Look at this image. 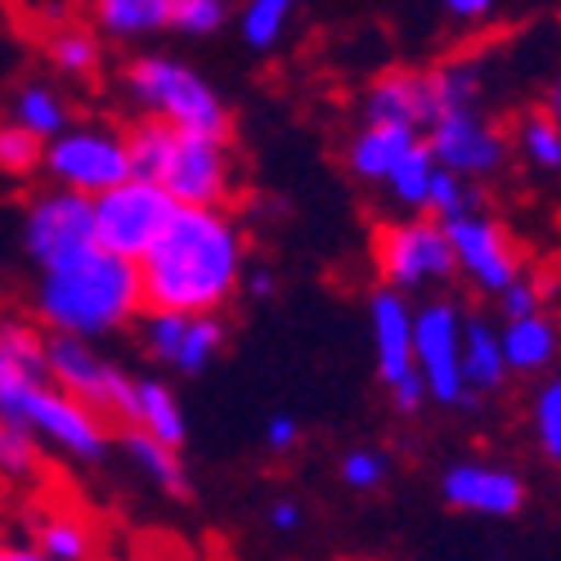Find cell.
<instances>
[{
	"mask_svg": "<svg viewBox=\"0 0 561 561\" xmlns=\"http://www.w3.org/2000/svg\"><path fill=\"white\" fill-rule=\"evenodd\" d=\"M499 346L507 359L512 378H548L552 368H561V319L552 310L499 323Z\"/></svg>",
	"mask_w": 561,
	"mask_h": 561,
	"instance_id": "d6986e66",
	"label": "cell"
},
{
	"mask_svg": "<svg viewBox=\"0 0 561 561\" xmlns=\"http://www.w3.org/2000/svg\"><path fill=\"white\" fill-rule=\"evenodd\" d=\"M225 346H229V323L220 314L190 319V323H184L180 351L171 359V373H180V378H203V373L225 355Z\"/></svg>",
	"mask_w": 561,
	"mask_h": 561,
	"instance_id": "1f68e13d",
	"label": "cell"
},
{
	"mask_svg": "<svg viewBox=\"0 0 561 561\" xmlns=\"http://www.w3.org/2000/svg\"><path fill=\"white\" fill-rule=\"evenodd\" d=\"M0 543H5V535H0Z\"/></svg>",
	"mask_w": 561,
	"mask_h": 561,
	"instance_id": "bcb514c9",
	"label": "cell"
},
{
	"mask_svg": "<svg viewBox=\"0 0 561 561\" xmlns=\"http://www.w3.org/2000/svg\"><path fill=\"white\" fill-rule=\"evenodd\" d=\"M526 427H530L535 454L548 467H561V368H552L548 378H539V387L530 391Z\"/></svg>",
	"mask_w": 561,
	"mask_h": 561,
	"instance_id": "4dcf8cb0",
	"label": "cell"
},
{
	"mask_svg": "<svg viewBox=\"0 0 561 561\" xmlns=\"http://www.w3.org/2000/svg\"><path fill=\"white\" fill-rule=\"evenodd\" d=\"M293 23H297L293 0H248V5L233 10V32H239V41L252 55H274L293 36Z\"/></svg>",
	"mask_w": 561,
	"mask_h": 561,
	"instance_id": "4316f807",
	"label": "cell"
},
{
	"mask_svg": "<svg viewBox=\"0 0 561 561\" xmlns=\"http://www.w3.org/2000/svg\"><path fill=\"white\" fill-rule=\"evenodd\" d=\"M126 149H130V171L139 180L158 184L175 207L229 211L233 194H239L243 171H239V153H233V139L184 135L162 122L135 117L126 126Z\"/></svg>",
	"mask_w": 561,
	"mask_h": 561,
	"instance_id": "3957f363",
	"label": "cell"
},
{
	"mask_svg": "<svg viewBox=\"0 0 561 561\" xmlns=\"http://www.w3.org/2000/svg\"><path fill=\"white\" fill-rule=\"evenodd\" d=\"M423 135L413 130H400V126H355L346 149H342V162H346V175L355 184H373V190H382L391 180V171L404 162V153L417 145Z\"/></svg>",
	"mask_w": 561,
	"mask_h": 561,
	"instance_id": "7402d4cb",
	"label": "cell"
},
{
	"mask_svg": "<svg viewBox=\"0 0 561 561\" xmlns=\"http://www.w3.org/2000/svg\"><path fill=\"white\" fill-rule=\"evenodd\" d=\"M113 445L122 449V458L135 467V472L145 477L158 494H167L171 503H190V499H194L190 462H184L175 449H167V445H158V440H149V436H139V432H130V427H122Z\"/></svg>",
	"mask_w": 561,
	"mask_h": 561,
	"instance_id": "603a6c76",
	"label": "cell"
},
{
	"mask_svg": "<svg viewBox=\"0 0 561 561\" xmlns=\"http://www.w3.org/2000/svg\"><path fill=\"white\" fill-rule=\"evenodd\" d=\"M548 297H552V288H548V278L543 274H522L517 284H507L499 297H494V306H499V323H512V319H530V314H543L548 310Z\"/></svg>",
	"mask_w": 561,
	"mask_h": 561,
	"instance_id": "74e56055",
	"label": "cell"
},
{
	"mask_svg": "<svg viewBox=\"0 0 561 561\" xmlns=\"http://www.w3.org/2000/svg\"><path fill=\"white\" fill-rule=\"evenodd\" d=\"M445 239L454 252V274L462 278L477 297H499L507 284H517L526 274V252L490 207L467 211L458 220L445 225Z\"/></svg>",
	"mask_w": 561,
	"mask_h": 561,
	"instance_id": "8fae6325",
	"label": "cell"
},
{
	"mask_svg": "<svg viewBox=\"0 0 561 561\" xmlns=\"http://www.w3.org/2000/svg\"><path fill=\"white\" fill-rule=\"evenodd\" d=\"M440 19L458 23L462 32H481L485 23L499 19V5H490V0H445V5H440Z\"/></svg>",
	"mask_w": 561,
	"mask_h": 561,
	"instance_id": "f35d334b",
	"label": "cell"
},
{
	"mask_svg": "<svg viewBox=\"0 0 561 561\" xmlns=\"http://www.w3.org/2000/svg\"><path fill=\"white\" fill-rule=\"evenodd\" d=\"M45 333L32 314H0V391L19 382H45Z\"/></svg>",
	"mask_w": 561,
	"mask_h": 561,
	"instance_id": "484cf974",
	"label": "cell"
},
{
	"mask_svg": "<svg viewBox=\"0 0 561 561\" xmlns=\"http://www.w3.org/2000/svg\"><path fill=\"white\" fill-rule=\"evenodd\" d=\"M19 243L32 270H50L85 248H95V225H90V198L64 194L41 184L23 198L19 216Z\"/></svg>",
	"mask_w": 561,
	"mask_h": 561,
	"instance_id": "4fadbf2b",
	"label": "cell"
},
{
	"mask_svg": "<svg viewBox=\"0 0 561 561\" xmlns=\"http://www.w3.org/2000/svg\"><path fill=\"white\" fill-rule=\"evenodd\" d=\"M45 162V145L0 117V175L5 180H36Z\"/></svg>",
	"mask_w": 561,
	"mask_h": 561,
	"instance_id": "8d00e7d4",
	"label": "cell"
},
{
	"mask_svg": "<svg viewBox=\"0 0 561 561\" xmlns=\"http://www.w3.org/2000/svg\"><path fill=\"white\" fill-rule=\"evenodd\" d=\"M45 481H50L45 449L23 427L0 423V485H10V490H41Z\"/></svg>",
	"mask_w": 561,
	"mask_h": 561,
	"instance_id": "f546056e",
	"label": "cell"
},
{
	"mask_svg": "<svg viewBox=\"0 0 561 561\" xmlns=\"http://www.w3.org/2000/svg\"><path fill=\"white\" fill-rule=\"evenodd\" d=\"M130 171V149H126V126L100 122V117H77L59 139L45 145L41 180L50 190L77 194V198H104L108 190L126 184Z\"/></svg>",
	"mask_w": 561,
	"mask_h": 561,
	"instance_id": "8992f818",
	"label": "cell"
},
{
	"mask_svg": "<svg viewBox=\"0 0 561 561\" xmlns=\"http://www.w3.org/2000/svg\"><path fill=\"white\" fill-rule=\"evenodd\" d=\"M432 180H436V162L427 153V145H417L404 153V162L391 171V180L382 184L387 198L400 207V216H427V198H432Z\"/></svg>",
	"mask_w": 561,
	"mask_h": 561,
	"instance_id": "d6a6232c",
	"label": "cell"
},
{
	"mask_svg": "<svg viewBox=\"0 0 561 561\" xmlns=\"http://www.w3.org/2000/svg\"><path fill=\"white\" fill-rule=\"evenodd\" d=\"M248 229L233 211L175 207L162 239L139 261L145 310L203 319L220 314L243 288Z\"/></svg>",
	"mask_w": 561,
	"mask_h": 561,
	"instance_id": "6da1fadb",
	"label": "cell"
},
{
	"mask_svg": "<svg viewBox=\"0 0 561 561\" xmlns=\"http://www.w3.org/2000/svg\"><path fill=\"white\" fill-rule=\"evenodd\" d=\"M373 270L382 288L400 297H417L454 284V252L445 239V225L432 216H391L373 229Z\"/></svg>",
	"mask_w": 561,
	"mask_h": 561,
	"instance_id": "ba28073f",
	"label": "cell"
},
{
	"mask_svg": "<svg viewBox=\"0 0 561 561\" xmlns=\"http://www.w3.org/2000/svg\"><path fill=\"white\" fill-rule=\"evenodd\" d=\"M337 477L355 494H378L391 481V454L382 445H355L337 458Z\"/></svg>",
	"mask_w": 561,
	"mask_h": 561,
	"instance_id": "836d02e7",
	"label": "cell"
},
{
	"mask_svg": "<svg viewBox=\"0 0 561 561\" xmlns=\"http://www.w3.org/2000/svg\"><path fill=\"white\" fill-rule=\"evenodd\" d=\"M462 382L477 400L507 391L512 373L499 346V323L485 314H467V329H462Z\"/></svg>",
	"mask_w": 561,
	"mask_h": 561,
	"instance_id": "d4e9b609",
	"label": "cell"
},
{
	"mask_svg": "<svg viewBox=\"0 0 561 561\" xmlns=\"http://www.w3.org/2000/svg\"><path fill=\"white\" fill-rule=\"evenodd\" d=\"M5 122H14L32 139H41V145H50V139H59L77 122V113H72L68 90L55 77H23L14 81L5 100Z\"/></svg>",
	"mask_w": 561,
	"mask_h": 561,
	"instance_id": "ffe728a7",
	"label": "cell"
},
{
	"mask_svg": "<svg viewBox=\"0 0 561 561\" xmlns=\"http://www.w3.org/2000/svg\"><path fill=\"white\" fill-rule=\"evenodd\" d=\"M436 117H440V108H436V90H432L427 68H387L373 77L359 95L364 126H400V130L423 135Z\"/></svg>",
	"mask_w": 561,
	"mask_h": 561,
	"instance_id": "9a60e30c",
	"label": "cell"
},
{
	"mask_svg": "<svg viewBox=\"0 0 561 561\" xmlns=\"http://www.w3.org/2000/svg\"><path fill=\"white\" fill-rule=\"evenodd\" d=\"M265 522H270V530H278V535H293V530H301V522H306V507H301L297 499H274V503L265 507Z\"/></svg>",
	"mask_w": 561,
	"mask_h": 561,
	"instance_id": "60d3db41",
	"label": "cell"
},
{
	"mask_svg": "<svg viewBox=\"0 0 561 561\" xmlns=\"http://www.w3.org/2000/svg\"><path fill=\"white\" fill-rule=\"evenodd\" d=\"M41 59H45V68H50L55 81L85 85V81H95L104 72V41H100V32L90 27L85 19L72 14L64 23H55V27H45Z\"/></svg>",
	"mask_w": 561,
	"mask_h": 561,
	"instance_id": "44dd1931",
	"label": "cell"
},
{
	"mask_svg": "<svg viewBox=\"0 0 561 561\" xmlns=\"http://www.w3.org/2000/svg\"><path fill=\"white\" fill-rule=\"evenodd\" d=\"M368 342H373V373H378L387 396L417 378L413 373V301L409 297H400L382 284L368 293Z\"/></svg>",
	"mask_w": 561,
	"mask_h": 561,
	"instance_id": "2e32d148",
	"label": "cell"
},
{
	"mask_svg": "<svg viewBox=\"0 0 561 561\" xmlns=\"http://www.w3.org/2000/svg\"><path fill=\"white\" fill-rule=\"evenodd\" d=\"M261 440H265L270 454L284 458V454H293V449L301 445V423H297L293 413H274L270 423H265V436H261Z\"/></svg>",
	"mask_w": 561,
	"mask_h": 561,
	"instance_id": "ab89813d",
	"label": "cell"
},
{
	"mask_svg": "<svg viewBox=\"0 0 561 561\" xmlns=\"http://www.w3.org/2000/svg\"><path fill=\"white\" fill-rule=\"evenodd\" d=\"M27 543L36 552H45L50 561H95L100 552V530L85 512L68 507V503H36L27 512Z\"/></svg>",
	"mask_w": 561,
	"mask_h": 561,
	"instance_id": "ac0fdd59",
	"label": "cell"
},
{
	"mask_svg": "<svg viewBox=\"0 0 561 561\" xmlns=\"http://www.w3.org/2000/svg\"><path fill=\"white\" fill-rule=\"evenodd\" d=\"M557 319H561V314H557Z\"/></svg>",
	"mask_w": 561,
	"mask_h": 561,
	"instance_id": "7dc6e473",
	"label": "cell"
},
{
	"mask_svg": "<svg viewBox=\"0 0 561 561\" xmlns=\"http://www.w3.org/2000/svg\"><path fill=\"white\" fill-rule=\"evenodd\" d=\"M432 90H436V108L440 113H462V108H481L485 100V64L472 55H454L427 68Z\"/></svg>",
	"mask_w": 561,
	"mask_h": 561,
	"instance_id": "83f0119b",
	"label": "cell"
},
{
	"mask_svg": "<svg viewBox=\"0 0 561 561\" xmlns=\"http://www.w3.org/2000/svg\"><path fill=\"white\" fill-rule=\"evenodd\" d=\"M507 135H512V153H522V162L530 171L561 180V130H557V122L539 104L526 108L517 122H512Z\"/></svg>",
	"mask_w": 561,
	"mask_h": 561,
	"instance_id": "f1b7e54d",
	"label": "cell"
},
{
	"mask_svg": "<svg viewBox=\"0 0 561 561\" xmlns=\"http://www.w3.org/2000/svg\"><path fill=\"white\" fill-rule=\"evenodd\" d=\"M467 301L436 293L413 306V373L427 391V404L449 413H477L481 400L462 382V329H467Z\"/></svg>",
	"mask_w": 561,
	"mask_h": 561,
	"instance_id": "52a82bcc",
	"label": "cell"
},
{
	"mask_svg": "<svg viewBox=\"0 0 561 561\" xmlns=\"http://www.w3.org/2000/svg\"><path fill=\"white\" fill-rule=\"evenodd\" d=\"M0 423L23 427L41 449H55L77 467H100L113 454L117 432L95 417L85 404L64 396L50 378L45 382H19L0 391Z\"/></svg>",
	"mask_w": 561,
	"mask_h": 561,
	"instance_id": "5b68a950",
	"label": "cell"
},
{
	"mask_svg": "<svg viewBox=\"0 0 561 561\" xmlns=\"http://www.w3.org/2000/svg\"><path fill=\"white\" fill-rule=\"evenodd\" d=\"M45 368H50V382L64 396H72L95 417H104L108 427L113 423L126 427L135 373H126L100 346H85V342H72V337H45Z\"/></svg>",
	"mask_w": 561,
	"mask_h": 561,
	"instance_id": "7c38bea8",
	"label": "cell"
},
{
	"mask_svg": "<svg viewBox=\"0 0 561 561\" xmlns=\"http://www.w3.org/2000/svg\"><path fill=\"white\" fill-rule=\"evenodd\" d=\"M481 207H485V194L477 190V184H467V180H458V175H449V171L436 167L432 198H427V216L436 225H449V220H458L467 211H481Z\"/></svg>",
	"mask_w": 561,
	"mask_h": 561,
	"instance_id": "d590c367",
	"label": "cell"
},
{
	"mask_svg": "<svg viewBox=\"0 0 561 561\" xmlns=\"http://www.w3.org/2000/svg\"><path fill=\"white\" fill-rule=\"evenodd\" d=\"M117 85H122L126 104L149 122H162V126L184 130V135H211V139L233 135L229 100L180 55L139 50L135 59L122 64Z\"/></svg>",
	"mask_w": 561,
	"mask_h": 561,
	"instance_id": "277c9868",
	"label": "cell"
},
{
	"mask_svg": "<svg viewBox=\"0 0 561 561\" xmlns=\"http://www.w3.org/2000/svg\"><path fill=\"white\" fill-rule=\"evenodd\" d=\"M85 23L100 32V41L135 45V41H153L171 32V0H100L90 5Z\"/></svg>",
	"mask_w": 561,
	"mask_h": 561,
	"instance_id": "cb8c5ba5",
	"label": "cell"
},
{
	"mask_svg": "<svg viewBox=\"0 0 561 561\" xmlns=\"http://www.w3.org/2000/svg\"><path fill=\"white\" fill-rule=\"evenodd\" d=\"M175 203L158 190V184L130 175L126 184L108 190L104 198L90 203V225H95V248L139 265L149 256V248L162 239V229L171 225Z\"/></svg>",
	"mask_w": 561,
	"mask_h": 561,
	"instance_id": "9c48e42d",
	"label": "cell"
},
{
	"mask_svg": "<svg viewBox=\"0 0 561 561\" xmlns=\"http://www.w3.org/2000/svg\"><path fill=\"white\" fill-rule=\"evenodd\" d=\"M274 288H278V278H274V270H270V265H248V274H243V288H239V297L265 301V297H274Z\"/></svg>",
	"mask_w": 561,
	"mask_h": 561,
	"instance_id": "b9f144b4",
	"label": "cell"
},
{
	"mask_svg": "<svg viewBox=\"0 0 561 561\" xmlns=\"http://www.w3.org/2000/svg\"><path fill=\"white\" fill-rule=\"evenodd\" d=\"M126 427L175 449V454L184 449V440H190V417H184V404H180L175 387L167 378H153V373H135Z\"/></svg>",
	"mask_w": 561,
	"mask_h": 561,
	"instance_id": "e0dca14e",
	"label": "cell"
},
{
	"mask_svg": "<svg viewBox=\"0 0 561 561\" xmlns=\"http://www.w3.org/2000/svg\"><path fill=\"white\" fill-rule=\"evenodd\" d=\"M233 23L229 0H171V32L184 41H207Z\"/></svg>",
	"mask_w": 561,
	"mask_h": 561,
	"instance_id": "e575fe53",
	"label": "cell"
},
{
	"mask_svg": "<svg viewBox=\"0 0 561 561\" xmlns=\"http://www.w3.org/2000/svg\"><path fill=\"white\" fill-rule=\"evenodd\" d=\"M0 561H50V557L36 552L32 543H0Z\"/></svg>",
	"mask_w": 561,
	"mask_h": 561,
	"instance_id": "ee69618b",
	"label": "cell"
},
{
	"mask_svg": "<svg viewBox=\"0 0 561 561\" xmlns=\"http://www.w3.org/2000/svg\"><path fill=\"white\" fill-rule=\"evenodd\" d=\"M0 288H5V270H0Z\"/></svg>",
	"mask_w": 561,
	"mask_h": 561,
	"instance_id": "f6af8a7d",
	"label": "cell"
},
{
	"mask_svg": "<svg viewBox=\"0 0 561 561\" xmlns=\"http://www.w3.org/2000/svg\"><path fill=\"white\" fill-rule=\"evenodd\" d=\"M539 108L557 122V130H561V68L548 77V85H543V100H539Z\"/></svg>",
	"mask_w": 561,
	"mask_h": 561,
	"instance_id": "7bdbcfd3",
	"label": "cell"
},
{
	"mask_svg": "<svg viewBox=\"0 0 561 561\" xmlns=\"http://www.w3.org/2000/svg\"><path fill=\"white\" fill-rule=\"evenodd\" d=\"M27 306H32V323L45 337H72L85 346H100L135 329L139 314H145L139 265L117 261L100 248H85L50 270H36Z\"/></svg>",
	"mask_w": 561,
	"mask_h": 561,
	"instance_id": "7a4b0ae2",
	"label": "cell"
},
{
	"mask_svg": "<svg viewBox=\"0 0 561 561\" xmlns=\"http://www.w3.org/2000/svg\"><path fill=\"white\" fill-rule=\"evenodd\" d=\"M436 490H440L445 507L462 512V517H485V522H512V517H522L530 503V481L517 467L481 462V458L449 462Z\"/></svg>",
	"mask_w": 561,
	"mask_h": 561,
	"instance_id": "5bb4252c",
	"label": "cell"
},
{
	"mask_svg": "<svg viewBox=\"0 0 561 561\" xmlns=\"http://www.w3.org/2000/svg\"><path fill=\"white\" fill-rule=\"evenodd\" d=\"M423 145L432 153V162L467 184H490L507 171L512 162V135L499 117H490L485 108H462V113H440L427 130Z\"/></svg>",
	"mask_w": 561,
	"mask_h": 561,
	"instance_id": "30bf717a",
	"label": "cell"
}]
</instances>
